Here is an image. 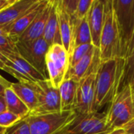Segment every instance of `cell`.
Instances as JSON below:
<instances>
[{"label": "cell", "mask_w": 134, "mask_h": 134, "mask_svg": "<svg viewBox=\"0 0 134 134\" xmlns=\"http://www.w3.org/2000/svg\"><path fill=\"white\" fill-rule=\"evenodd\" d=\"M125 61L121 57L100 61L95 82L94 111L110 104L121 89Z\"/></svg>", "instance_id": "1"}, {"label": "cell", "mask_w": 134, "mask_h": 134, "mask_svg": "<svg viewBox=\"0 0 134 134\" xmlns=\"http://www.w3.org/2000/svg\"><path fill=\"white\" fill-rule=\"evenodd\" d=\"M99 53L100 60L122 58L119 33L112 0L104 1V18L100 35Z\"/></svg>", "instance_id": "2"}, {"label": "cell", "mask_w": 134, "mask_h": 134, "mask_svg": "<svg viewBox=\"0 0 134 134\" xmlns=\"http://www.w3.org/2000/svg\"><path fill=\"white\" fill-rule=\"evenodd\" d=\"M107 126L112 132L120 129L134 119L133 90L130 85L122 86L106 111Z\"/></svg>", "instance_id": "3"}, {"label": "cell", "mask_w": 134, "mask_h": 134, "mask_svg": "<svg viewBox=\"0 0 134 134\" xmlns=\"http://www.w3.org/2000/svg\"><path fill=\"white\" fill-rule=\"evenodd\" d=\"M106 112L94 111L89 114L77 113L74 118L55 134H109Z\"/></svg>", "instance_id": "4"}, {"label": "cell", "mask_w": 134, "mask_h": 134, "mask_svg": "<svg viewBox=\"0 0 134 134\" xmlns=\"http://www.w3.org/2000/svg\"><path fill=\"white\" fill-rule=\"evenodd\" d=\"M75 111L40 115H28L26 120L31 134H55L63 129L75 115Z\"/></svg>", "instance_id": "5"}, {"label": "cell", "mask_w": 134, "mask_h": 134, "mask_svg": "<svg viewBox=\"0 0 134 134\" xmlns=\"http://www.w3.org/2000/svg\"><path fill=\"white\" fill-rule=\"evenodd\" d=\"M119 33L122 57L126 58L134 30V0H112Z\"/></svg>", "instance_id": "6"}, {"label": "cell", "mask_w": 134, "mask_h": 134, "mask_svg": "<svg viewBox=\"0 0 134 134\" xmlns=\"http://www.w3.org/2000/svg\"><path fill=\"white\" fill-rule=\"evenodd\" d=\"M35 92L37 98V107L29 115H40L61 111L59 89L55 88L49 79L24 82Z\"/></svg>", "instance_id": "7"}, {"label": "cell", "mask_w": 134, "mask_h": 134, "mask_svg": "<svg viewBox=\"0 0 134 134\" xmlns=\"http://www.w3.org/2000/svg\"><path fill=\"white\" fill-rule=\"evenodd\" d=\"M100 61V53L98 52L90 71L79 82L75 108V111L77 113L89 114L94 112L95 82Z\"/></svg>", "instance_id": "8"}, {"label": "cell", "mask_w": 134, "mask_h": 134, "mask_svg": "<svg viewBox=\"0 0 134 134\" xmlns=\"http://www.w3.org/2000/svg\"><path fill=\"white\" fill-rule=\"evenodd\" d=\"M48 78L55 88H59L64 80L69 68V56L64 47L60 44L49 46L46 57Z\"/></svg>", "instance_id": "9"}, {"label": "cell", "mask_w": 134, "mask_h": 134, "mask_svg": "<svg viewBox=\"0 0 134 134\" xmlns=\"http://www.w3.org/2000/svg\"><path fill=\"white\" fill-rule=\"evenodd\" d=\"M16 47L18 54L23 59L30 64L46 79H49L46 64V57L49 46L43 38L31 42H17L16 43Z\"/></svg>", "instance_id": "10"}, {"label": "cell", "mask_w": 134, "mask_h": 134, "mask_svg": "<svg viewBox=\"0 0 134 134\" xmlns=\"http://www.w3.org/2000/svg\"><path fill=\"white\" fill-rule=\"evenodd\" d=\"M48 1L49 0H37L36 2L21 16L12 24L6 25L8 36L15 43H16L20 36L31 25L39 13L45 8Z\"/></svg>", "instance_id": "11"}, {"label": "cell", "mask_w": 134, "mask_h": 134, "mask_svg": "<svg viewBox=\"0 0 134 134\" xmlns=\"http://www.w3.org/2000/svg\"><path fill=\"white\" fill-rule=\"evenodd\" d=\"M104 1L93 0L87 14V20L92 37V44L97 49H99L100 46V35L104 25Z\"/></svg>", "instance_id": "12"}, {"label": "cell", "mask_w": 134, "mask_h": 134, "mask_svg": "<svg viewBox=\"0 0 134 134\" xmlns=\"http://www.w3.org/2000/svg\"><path fill=\"white\" fill-rule=\"evenodd\" d=\"M53 0H49L45 8L39 13L31 25L20 36L17 42H31L42 38L47 20L49 16Z\"/></svg>", "instance_id": "13"}, {"label": "cell", "mask_w": 134, "mask_h": 134, "mask_svg": "<svg viewBox=\"0 0 134 134\" xmlns=\"http://www.w3.org/2000/svg\"><path fill=\"white\" fill-rule=\"evenodd\" d=\"M56 11L57 14L62 46L68 52V56H70L71 53L72 44L73 20L70 16V15L66 12L62 4V0H56Z\"/></svg>", "instance_id": "14"}, {"label": "cell", "mask_w": 134, "mask_h": 134, "mask_svg": "<svg viewBox=\"0 0 134 134\" xmlns=\"http://www.w3.org/2000/svg\"><path fill=\"white\" fill-rule=\"evenodd\" d=\"M79 82L73 79H65L59 86L61 111H75Z\"/></svg>", "instance_id": "15"}, {"label": "cell", "mask_w": 134, "mask_h": 134, "mask_svg": "<svg viewBox=\"0 0 134 134\" xmlns=\"http://www.w3.org/2000/svg\"><path fill=\"white\" fill-rule=\"evenodd\" d=\"M37 0H16L14 3L0 11V26L8 25L21 16Z\"/></svg>", "instance_id": "16"}, {"label": "cell", "mask_w": 134, "mask_h": 134, "mask_svg": "<svg viewBox=\"0 0 134 134\" xmlns=\"http://www.w3.org/2000/svg\"><path fill=\"white\" fill-rule=\"evenodd\" d=\"M98 52L99 49L93 47L75 65L68 68L65 79H73L74 80L79 82L90 71Z\"/></svg>", "instance_id": "17"}, {"label": "cell", "mask_w": 134, "mask_h": 134, "mask_svg": "<svg viewBox=\"0 0 134 134\" xmlns=\"http://www.w3.org/2000/svg\"><path fill=\"white\" fill-rule=\"evenodd\" d=\"M42 38L46 42L49 46H51L54 44L62 45L57 14L56 11V0H53L52 7L50 9L49 18L46 24Z\"/></svg>", "instance_id": "18"}, {"label": "cell", "mask_w": 134, "mask_h": 134, "mask_svg": "<svg viewBox=\"0 0 134 134\" xmlns=\"http://www.w3.org/2000/svg\"><path fill=\"white\" fill-rule=\"evenodd\" d=\"M73 20V28H72V49L80 45L92 44V37L88 24L87 16L82 19ZM93 45V44H92Z\"/></svg>", "instance_id": "19"}, {"label": "cell", "mask_w": 134, "mask_h": 134, "mask_svg": "<svg viewBox=\"0 0 134 134\" xmlns=\"http://www.w3.org/2000/svg\"><path fill=\"white\" fill-rule=\"evenodd\" d=\"M2 54L9 60L15 64L20 68L21 74L29 81L36 82L39 80L46 79L37 70H35L30 64H28L24 59H23L19 54H15V53L11 54V53H3Z\"/></svg>", "instance_id": "20"}, {"label": "cell", "mask_w": 134, "mask_h": 134, "mask_svg": "<svg viewBox=\"0 0 134 134\" xmlns=\"http://www.w3.org/2000/svg\"><path fill=\"white\" fill-rule=\"evenodd\" d=\"M10 88L22 102L28 108L30 113L34 111L37 107V98L33 90L24 82H12Z\"/></svg>", "instance_id": "21"}, {"label": "cell", "mask_w": 134, "mask_h": 134, "mask_svg": "<svg viewBox=\"0 0 134 134\" xmlns=\"http://www.w3.org/2000/svg\"><path fill=\"white\" fill-rule=\"evenodd\" d=\"M3 97L5 100L7 111L16 115L20 119H24L29 115L30 111L28 108L16 95L10 87L5 90Z\"/></svg>", "instance_id": "22"}, {"label": "cell", "mask_w": 134, "mask_h": 134, "mask_svg": "<svg viewBox=\"0 0 134 134\" xmlns=\"http://www.w3.org/2000/svg\"><path fill=\"white\" fill-rule=\"evenodd\" d=\"M94 46L92 44H84L75 47L69 56V68L75 65L80 60H82Z\"/></svg>", "instance_id": "23"}, {"label": "cell", "mask_w": 134, "mask_h": 134, "mask_svg": "<svg viewBox=\"0 0 134 134\" xmlns=\"http://www.w3.org/2000/svg\"><path fill=\"white\" fill-rule=\"evenodd\" d=\"M124 75L122 87L126 85H132L134 81V52L125 59ZM121 87V88H122Z\"/></svg>", "instance_id": "24"}, {"label": "cell", "mask_w": 134, "mask_h": 134, "mask_svg": "<svg viewBox=\"0 0 134 134\" xmlns=\"http://www.w3.org/2000/svg\"><path fill=\"white\" fill-rule=\"evenodd\" d=\"M4 134H31L26 118L20 119L13 126L6 128Z\"/></svg>", "instance_id": "25"}, {"label": "cell", "mask_w": 134, "mask_h": 134, "mask_svg": "<svg viewBox=\"0 0 134 134\" xmlns=\"http://www.w3.org/2000/svg\"><path fill=\"white\" fill-rule=\"evenodd\" d=\"M20 119H22L6 110L2 114H0V126L6 129L13 126Z\"/></svg>", "instance_id": "26"}, {"label": "cell", "mask_w": 134, "mask_h": 134, "mask_svg": "<svg viewBox=\"0 0 134 134\" xmlns=\"http://www.w3.org/2000/svg\"><path fill=\"white\" fill-rule=\"evenodd\" d=\"M93 0H79L77 9L73 19L80 20L86 17L90 11Z\"/></svg>", "instance_id": "27"}, {"label": "cell", "mask_w": 134, "mask_h": 134, "mask_svg": "<svg viewBox=\"0 0 134 134\" xmlns=\"http://www.w3.org/2000/svg\"><path fill=\"white\" fill-rule=\"evenodd\" d=\"M79 0H62V4L66 12L73 19L77 9Z\"/></svg>", "instance_id": "28"}, {"label": "cell", "mask_w": 134, "mask_h": 134, "mask_svg": "<svg viewBox=\"0 0 134 134\" xmlns=\"http://www.w3.org/2000/svg\"><path fill=\"white\" fill-rule=\"evenodd\" d=\"M0 69L2 70V71H5V72L8 73L9 75H12L13 78H15L16 79H17L18 82H27V81L25 80L23 77H21L20 75H18L15 71H13V69L9 68L7 67V66H5V64L2 63L1 60H0Z\"/></svg>", "instance_id": "29"}, {"label": "cell", "mask_w": 134, "mask_h": 134, "mask_svg": "<svg viewBox=\"0 0 134 134\" xmlns=\"http://www.w3.org/2000/svg\"><path fill=\"white\" fill-rule=\"evenodd\" d=\"M122 129L126 134H134V119L122 126Z\"/></svg>", "instance_id": "30"}, {"label": "cell", "mask_w": 134, "mask_h": 134, "mask_svg": "<svg viewBox=\"0 0 134 134\" xmlns=\"http://www.w3.org/2000/svg\"><path fill=\"white\" fill-rule=\"evenodd\" d=\"M134 52V30L133 32V35H132V38H131V40H130V45H129V47H128V50H127V53H126V58H127L128 57H130L133 53ZM125 58V59H126Z\"/></svg>", "instance_id": "31"}, {"label": "cell", "mask_w": 134, "mask_h": 134, "mask_svg": "<svg viewBox=\"0 0 134 134\" xmlns=\"http://www.w3.org/2000/svg\"><path fill=\"white\" fill-rule=\"evenodd\" d=\"M11 83L12 82H10L9 81H6V82L0 81V96H3L5 90L6 88H9L10 86H11Z\"/></svg>", "instance_id": "32"}, {"label": "cell", "mask_w": 134, "mask_h": 134, "mask_svg": "<svg viewBox=\"0 0 134 134\" xmlns=\"http://www.w3.org/2000/svg\"><path fill=\"white\" fill-rule=\"evenodd\" d=\"M15 1L16 0H0V11L14 3Z\"/></svg>", "instance_id": "33"}, {"label": "cell", "mask_w": 134, "mask_h": 134, "mask_svg": "<svg viewBox=\"0 0 134 134\" xmlns=\"http://www.w3.org/2000/svg\"><path fill=\"white\" fill-rule=\"evenodd\" d=\"M6 110H7V108H6V104H5L4 97L0 96V114H2Z\"/></svg>", "instance_id": "34"}, {"label": "cell", "mask_w": 134, "mask_h": 134, "mask_svg": "<svg viewBox=\"0 0 134 134\" xmlns=\"http://www.w3.org/2000/svg\"><path fill=\"white\" fill-rule=\"evenodd\" d=\"M0 35H8L7 30H6V25L0 26Z\"/></svg>", "instance_id": "35"}, {"label": "cell", "mask_w": 134, "mask_h": 134, "mask_svg": "<svg viewBox=\"0 0 134 134\" xmlns=\"http://www.w3.org/2000/svg\"><path fill=\"white\" fill-rule=\"evenodd\" d=\"M109 134H126V133L123 132L122 129V128H120V129H117V130H113L112 132H111Z\"/></svg>", "instance_id": "36"}, {"label": "cell", "mask_w": 134, "mask_h": 134, "mask_svg": "<svg viewBox=\"0 0 134 134\" xmlns=\"http://www.w3.org/2000/svg\"><path fill=\"white\" fill-rule=\"evenodd\" d=\"M5 128H4V127H2V126H0V134H4L5 133Z\"/></svg>", "instance_id": "37"}, {"label": "cell", "mask_w": 134, "mask_h": 134, "mask_svg": "<svg viewBox=\"0 0 134 134\" xmlns=\"http://www.w3.org/2000/svg\"><path fill=\"white\" fill-rule=\"evenodd\" d=\"M0 81H2V82H6V81H8V80H6L5 79H4V78L0 75Z\"/></svg>", "instance_id": "38"}, {"label": "cell", "mask_w": 134, "mask_h": 134, "mask_svg": "<svg viewBox=\"0 0 134 134\" xmlns=\"http://www.w3.org/2000/svg\"><path fill=\"white\" fill-rule=\"evenodd\" d=\"M131 87H132V90H134V81H133V84L131 85Z\"/></svg>", "instance_id": "39"}, {"label": "cell", "mask_w": 134, "mask_h": 134, "mask_svg": "<svg viewBox=\"0 0 134 134\" xmlns=\"http://www.w3.org/2000/svg\"><path fill=\"white\" fill-rule=\"evenodd\" d=\"M133 102H134V90H133Z\"/></svg>", "instance_id": "40"}]
</instances>
